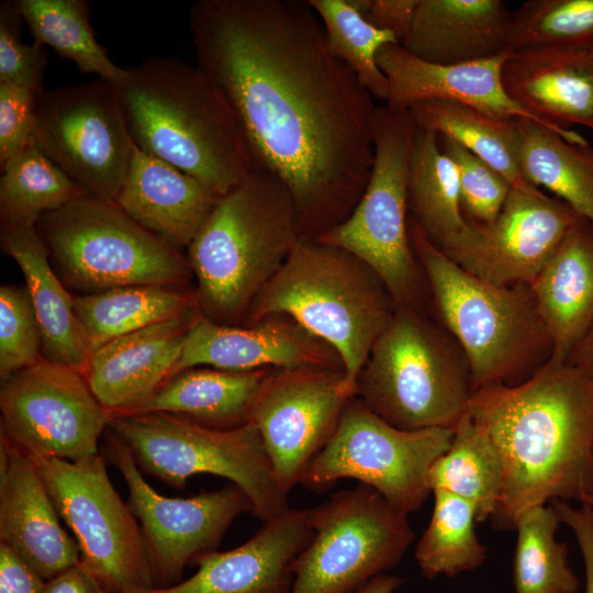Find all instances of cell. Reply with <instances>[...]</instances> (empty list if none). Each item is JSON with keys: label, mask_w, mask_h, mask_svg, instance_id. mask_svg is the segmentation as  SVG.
<instances>
[{"label": "cell", "mask_w": 593, "mask_h": 593, "mask_svg": "<svg viewBox=\"0 0 593 593\" xmlns=\"http://www.w3.org/2000/svg\"><path fill=\"white\" fill-rule=\"evenodd\" d=\"M197 67L221 90L255 168L289 189L302 237L343 222L373 164L374 99L331 51L303 0H198Z\"/></svg>", "instance_id": "obj_1"}, {"label": "cell", "mask_w": 593, "mask_h": 593, "mask_svg": "<svg viewBox=\"0 0 593 593\" xmlns=\"http://www.w3.org/2000/svg\"><path fill=\"white\" fill-rule=\"evenodd\" d=\"M467 413L503 463L496 527L514 529L521 512L547 501L593 495L592 376L550 357L518 384L475 390Z\"/></svg>", "instance_id": "obj_2"}, {"label": "cell", "mask_w": 593, "mask_h": 593, "mask_svg": "<svg viewBox=\"0 0 593 593\" xmlns=\"http://www.w3.org/2000/svg\"><path fill=\"white\" fill-rule=\"evenodd\" d=\"M126 71L118 93L136 148L183 171L217 197L256 169L236 114L197 66L155 56Z\"/></svg>", "instance_id": "obj_3"}, {"label": "cell", "mask_w": 593, "mask_h": 593, "mask_svg": "<svg viewBox=\"0 0 593 593\" xmlns=\"http://www.w3.org/2000/svg\"><path fill=\"white\" fill-rule=\"evenodd\" d=\"M300 237L293 198L275 175L256 168L221 197L188 247L206 318L247 314Z\"/></svg>", "instance_id": "obj_4"}, {"label": "cell", "mask_w": 593, "mask_h": 593, "mask_svg": "<svg viewBox=\"0 0 593 593\" xmlns=\"http://www.w3.org/2000/svg\"><path fill=\"white\" fill-rule=\"evenodd\" d=\"M395 303L380 278L359 258L317 238L300 237L253 302L246 325L287 315L339 357L351 396Z\"/></svg>", "instance_id": "obj_5"}, {"label": "cell", "mask_w": 593, "mask_h": 593, "mask_svg": "<svg viewBox=\"0 0 593 593\" xmlns=\"http://www.w3.org/2000/svg\"><path fill=\"white\" fill-rule=\"evenodd\" d=\"M410 237L439 316L469 363L474 391L518 384L551 357V339L528 284L501 287L477 278L413 221Z\"/></svg>", "instance_id": "obj_6"}, {"label": "cell", "mask_w": 593, "mask_h": 593, "mask_svg": "<svg viewBox=\"0 0 593 593\" xmlns=\"http://www.w3.org/2000/svg\"><path fill=\"white\" fill-rule=\"evenodd\" d=\"M469 363L452 336L396 305L356 381L376 414L405 430L454 428L473 394Z\"/></svg>", "instance_id": "obj_7"}, {"label": "cell", "mask_w": 593, "mask_h": 593, "mask_svg": "<svg viewBox=\"0 0 593 593\" xmlns=\"http://www.w3.org/2000/svg\"><path fill=\"white\" fill-rule=\"evenodd\" d=\"M108 428L131 448L141 471L169 486L182 489L192 475L214 474L238 485L251 502V514L262 522L289 508L288 494L251 422L219 429L180 415L149 412L111 414Z\"/></svg>", "instance_id": "obj_8"}, {"label": "cell", "mask_w": 593, "mask_h": 593, "mask_svg": "<svg viewBox=\"0 0 593 593\" xmlns=\"http://www.w3.org/2000/svg\"><path fill=\"white\" fill-rule=\"evenodd\" d=\"M49 255L77 289L101 292L127 286L179 287L190 266L114 201L89 193L36 223Z\"/></svg>", "instance_id": "obj_9"}, {"label": "cell", "mask_w": 593, "mask_h": 593, "mask_svg": "<svg viewBox=\"0 0 593 593\" xmlns=\"http://www.w3.org/2000/svg\"><path fill=\"white\" fill-rule=\"evenodd\" d=\"M416 131L409 111L376 108L374 156L367 186L350 214L315 237L365 262L395 305H413L417 291V264L407 223L409 161Z\"/></svg>", "instance_id": "obj_10"}, {"label": "cell", "mask_w": 593, "mask_h": 593, "mask_svg": "<svg viewBox=\"0 0 593 593\" xmlns=\"http://www.w3.org/2000/svg\"><path fill=\"white\" fill-rule=\"evenodd\" d=\"M452 437L454 428L400 429L353 396L301 484L324 492L339 479H356L409 515L419 510L432 492L428 471L447 451Z\"/></svg>", "instance_id": "obj_11"}, {"label": "cell", "mask_w": 593, "mask_h": 593, "mask_svg": "<svg viewBox=\"0 0 593 593\" xmlns=\"http://www.w3.org/2000/svg\"><path fill=\"white\" fill-rule=\"evenodd\" d=\"M312 527L290 593H350L394 568L414 540L407 514L362 483L312 508Z\"/></svg>", "instance_id": "obj_12"}, {"label": "cell", "mask_w": 593, "mask_h": 593, "mask_svg": "<svg viewBox=\"0 0 593 593\" xmlns=\"http://www.w3.org/2000/svg\"><path fill=\"white\" fill-rule=\"evenodd\" d=\"M59 517L80 549V561L108 593L155 586L141 526L111 483L100 454L78 462L30 455Z\"/></svg>", "instance_id": "obj_13"}, {"label": "cell", "mask_w": 593, "mask_h": 593, "mask_svg": "<svg viewBox=\"0 0 593 593\" xmlns=\"http://www.w3.org/2000/svg\"><path fill=\"white\" fill-rule=\"evenodd\" d=\"M33 138L87 193L115 201L134 147L118 85L98 78L44 89L37 97Z\"/></svg>", "instance_id": "obj_14"}, {"label": "cell", "mask_w": 593, "mask_h": 593, "mask_svg": "<svg viewBox=\"0 0 593 593\" xmlns=\"http://www.w3.org/2000/svg\"><path fill=\"white\" fill-rule=\"evenodd\" d=\"M104 450L128 488L127 503L141 522L154 588L180 582L186 567L216 551L238 515L253 512L248 495L232 482L186 499L159 494L143 478L131 448L111 429Z\"/></svg>", "instance_id": "obj_15"}, {"label": "cell", "mask_w": 593, "mask_h": 593, "mask_svg": "<svg viewBox=\"0 0 593 593\" xmlns=\"http://www.w3.org/2000/svg\"><path fill=\"white\" fill-rule=\"evenodd\" d=\"M1 430L29 455L72 462L99 454L111 414L76 368L41 358L2 381Z\"/></svg>", "instance_id": "obj_16"}, {"label": "cell", "mask_w": 593, "mask_h": 593, "mask_svg": "<svg viewBox=\"0 0 593 593\" xmlns=\"http://www.w3.org/2000/svg\"><path fill=\"white\" fill-rule=\"evenodd\" d=\"M350 398L342 369L303 367L267 372L249 422L259 430L286 494L301 483L332 437Z\"/></svg>", "instance_id": "obj_17"}, {"label": "cell", "mask_w": 593, "mask_h": 593, "mask_svg": "<svg viewBox=\"0 0 593 593\" xmlns=\"http://www.w3.org/2000/svg\"><path fill=\"white\" fill-rule=\"evenodd\" d=\"M578 219L567 203L534 186L513 188L492 222L467 221L462 231L437 247L486 282L529 284Z\"/></svg>", "instance_id": "obj_18"}, {"label": "cell", "mask_w": 593, "mask_h": 593, "mask_svg": "<svg viewBox=\"0 0 593 593\" xmlns=\"http://www.w3.org/2000/svg\"><path fill=\"white\" fill-rule=\"evenodd\" d=\"M198 366L226 371L267 367L343 370L337 354L287 315H270L244 327L198 317L190 327L175 374Z\"/></svg>", "instance_id": "obj_19"}, {"label": "cell", "mask_w": 593, "mask_h": 593, "mask_svg": "<svg viewBox=\"0 0 593 593\" xmlns=\"http://www.w3.org/2000/svg\"><path fill=\"white\" fill-rule=\"evenodd\" d=\"M312 536V508H288L243 545L203 556L189 579L126 593H290L294 562Z\"/></svg>", "instance_id": "obj_20"}, {"label": "cell", "mask_w": 593, "mask_h": 593, "mask_svg": "<svg viewBox=\"0 0 593 593\" xmlns=\"http://www.w3.org/2000/svg\"><path fill=\"white\" fill-rule=\"evenodd\" d=\"M30 455L0 430V541L48 581L80 562Z\"/></svg>", "instance_id": "obj_21"}, {"label": "cell", "mask_w": 593, "mask_h": 593, "mask_svg": "<svg viewBox=\"0 0 593 593\" xmlns=\"http://www.w3.org/2000/svg\"><path fill=\"white\" fill-rule=\"evenodd\" d=\"M503 81L510 97L547 128L586 142L570 126L593 130V43L511 51Z\"/></svg>", "instance_id": "obj_22"}, {"label": "cell", "mask_w": 593, "mask_h": 593, "mask_svg": "<svg viewBox=\"0 0 593 593\" xmlns=\"http://www.w3.org/2000/svg\"><path fill=\"white\" fill-rule=\"evenodd\" d=\"M510 52L485 59L439 65L411 55L399 44L385 45L377 54L378 66L389 82L385 105L393 111L407 112L419 102L443 100L495 118L526 119L544 125L505 89L503 66Z\"/></svg>", "instance_id": "obj_23"}, {"label": "cell", "mask_w": 593, "mask_h": 593, "mask_svg": "<svg viewBox=\"0 0 593 593\" xmlns=\"http://www.w3.org/2000/svg\"><path fill=\"white\" fill-rule=\"evenodd\" d=\"M197 318L190 309L94 349L83 376L101 405L120 414L156 392L174 376Z\"/></svg>", "instance_id": "obj_24"}, {"label": "cell", "mask_w": 593, "mask_h": 593, "mask_svg": "<svg viewBox=\"0 0 593 593\" xmlns=\"http://www.w3.org/2000/svg\"><path fill=\"white\" fill-rule=\"evenodd\" d=\"M220 198L194 178L134 145L114 202L139 225L179 249L189 247Z\"/></svg>", "instance_id": "obj_25"}, {"label": "cell", "mask_w": 593, "mask_h": 593, "mask_svg": "<svg viewBox=\"0 0 593 593\" xmlns=\"http://www.w3.org/2000/svg\"><path fill=\"white\" fill-rule=\"evenodd\" d=\"M552 344L567 361L593 323V224L579 216L528 284Z\"/></svg>", "instance_id": "obj_26"}, {"label": "cell", "mask_w": 593, "mask_h": 593, "mask_svg": "<svg viewBox=\"0 0 593 593\" xmlns=\"http://www.w3.org/2000/svg\"><path fill=\"white\" fill-rule=\"evenodd\" d=\"M510 20L502 0H418L402 47L439 65L490 58L508 51Z\"/></svg>", "instance_id": "obj_27"}, {"label": "cell", "mask_w": 593, "mask_h": 593, "mask_svg": "<svg viewBox=\"0 0 593 593\" xmlns=\"http://www.w3.org/2000/svg\"><path fill=\"white\" fill-rule=\"evenodd\" d=\"M1 247L24 275L42 335L43 358L83 373L91 355L74 296L53 271L35 222H1Z\"/></svg>", "instance_id": "obj_28"}, {"label": "cell", "mask_w": 593, "mask_h": 593, "mask_svg": "<svg viewBox=\"0 0 593 593\" xmlns=\"http://www.w3.org/2000/svg\"><path fill=\"white\" fill-rule=\"evenodd\" d=\"M267 372L186 369L169 378L147 400L120 414L164 412L208 427L236 428L249 422L253 403Z\"/></svg>", "instance_id": "obj_29"}, {"label": "cell", "mask_w": 593, "mask_h": 593, "mask_svg": "<svg viewBox=\"0 0 593 593\" xmlns=\"http://www.w3.org/2000/svg\"><path fill=\"white\" fill-rule=\"evenodd\" d=\"M515 127L524 180L548 189L593 224V145L570 142L526 119H517Z\"/></svg>", "instance_id": "obj_30"}, {"label": "cell", "mask_w": 593, "mask_h": 593, "mask_svg": "<svg viewBox=\"0 0 593 593\" xmlns=\"http://www.w3.org/2000/svg\"><path fill=\"white\" fill-rule=\"evenodd\" d=\"M432 492L445 491L470 502L481 523L495 514L504 491V469L488 435L466 413L454 427L452 441L430 467Z\"/></svg>", "instance_id": "obj_31"}, {"label": "cell", "mask_w": 593, "mask_h": 593, "mask_svg": "<svg viewBox=\"0 0 593 593\" xmlns=\"http://www.w3.org/2000/svg\"><path fill=\"white\" fill-rule=\"evenodd\" d=\"M407 194L413 222L436 246L466 227L457 167L440 148L434 132L416 131L409 161Z\"/></svg>", "instance_id": "obj_32"}, {"label": "cell", "mask_w": 593, "mask_h": 593, "mask_svg": "<svg viewBox=\"0 0 593 593\" xmlns=\"http://www.w3.org/2000/svg\"><path fill=\"white\" fill-rule=\"evenodd\" d=\"M74 303L92 353L115 338L190 310L192 296L177 287L127 286L74 296Z\"/></svg>", "instance_id": "obj_33"}, {"label": "cell", "mask_w": 593, "mask_h": 593, "mask_svg": "<svg viewBox=\"0 0 593 593\" xmlns=\"http://www.w3.org/2000/svg\"><path fill=\"white\" fill-rule=\"evenodd\" d=\"M409 112L417 128L455 141L505 177L513 188L532 186L524 180L518 166L517 119H500L443 100L419 102Z\"/></svg>", "instance_id": "obj_34"}, {"label": "cell", "mask_w": 593, "mask_h": 593, "mask_svg": "<svg viewBox=\"0 0 593 593\" xmlns=\"http://www.w3.org/2000/svg\"><path fill=\"white\" fill-rule=\"evenodd\" d=\"M34 42L52 47L82 74L120 85L126 68L119 67L97 41L87 0H15Z\"/></svg>", "instance_id": "obj_35"}, {"label": "cell", "mask_w": 593, "mask_h": 593, "mask_svg": "<svg viewBox=\"0 0 593 593\" xmlns=\"http://www.w3.org/2000/svg\"><path fill=\"white\" fill-rule=\"evenodd\" d=\"M560 518L555 507L538 504L518 514L513 558L516 593H577L579 579L568 561V545L556 539Z\"/></svg>", "instance_id": "obj_36"}, {"label": "cell", "mask_w": 593, "mask_h": 593, "mask_svg": "<svg viewBox=\"0 0 593 593\" xmlns=\"http://www.w3.org/2000/svg\"><path fill=\"white\" fill-rule=\"evenodd\" d=\"M1 222H35L87 193L31 141L0 167Z\"/></svg>", "instance_id": "obj_37"}, {"label": "cell", "mask_w": 593, "mask_h": 593, "mask_svg": "<svg viewBox=\"0 0 593 593\" xmlns=\"http://www.w3.org/2000/svg\"><path fill=\"white\" fill-rule=\"evenodd\" d=\"M433 494L432 518L415 549L423 575L433 580L440 574L452 578L475 570L486 559V548L475 534V507L445 491Z\"/></svg>", "instance_id": "obj_38"}, {"label": "cell", "mask_w": 593, "mask_h": 593, "mask_svg": "<svg viewBox=\"0 0 593 593\" xmlns=\"http://www.w3.org/2000/svg\"><path fill=\"white\" fill-rule=\"evenodd\" d=\"M309 3L323 24L332 53L373 99L387 102L389 82L378 66L377 54L385 45L399 44L395 36L367 22L353 0H309Z\"/></svg>", "instance_id": "obj_39"}, {"label": "cell", "mask_w": 593, "mask_h": 593, "mask_svg": "<svg viewBox=\"0 0 593 593\" xmlns=\"http://www.w3.org/2000/svg\"><path fill=\"white\" fill-rule=\"evenodd\" d=\"M593 43V0H528L513 13L508 51Z\"/></svg>", "instance_id": "obj_40"}, {"label": "cell", "mask_w": 593, "mask_h": 593, "mask_svg": "<svg viewBox=\"0 0 593 593\" xmlns=\"http://www.w3.org/2000/svg\"><path fill=\"white\" fill-rule=\"evenodd\" d=\"M42 335L26 288H0V378L7 380L42 357Z\"/></svg>", "instance_id": "obj_41"}, {"label": "cell", "mask_w": 593, "mask_h": 593, "mask_svg": "<svg viewBox=\"0 0 593 593\" xmlns=\"http://www.w3.org/2000/svg\"><path fill=\"white\" fill-rule=\"evenodd\" d=\"M443 152L455 163L460 201L467 221L485 224L501 212L513 189L508 180L455 141L438 136Z\"/></svg>", "instance_id": "obj_42"}, {"label": "cell", "mask_w": 593, "mask_h": 593, "mask_svg": "<svg viewBox=\"0 0 593 593\" xmlns=\"http://www.w3.org/2000/svg\"><path fill=\"white\" fill-rule=\"evenodd\" d=\"M24 23L15 0L0 3V80L26 88L37 97L43 92L44 70L48 64L46 47L37 42L25 44L21 37Z\"/></svg>", "instance_id": "obj_43"}, {"label": "cell", "mask_w": 593, "mask_h": 593, "mask_svg": "<svg viewBox=\"0 0 593 593\" xmlns=\"http://www.w3.org/2000/svg\"><path fill=\"white\" fill-rule=\"evenodd\" d=\"M37 96L0 80V167L31 141Z\"/></svg>", "instance_id": "obj_44"}, {"label": "cell", "mask_w": 593, "mask_h": 593, "mask_svg": "<svg viewBox=\"0 0 593 593\" xmlns=\"http://www.w3.org/2000/svg\"><path fill=\"white\" fill-rule=\"evenodd\" d=\"M372 26L390 32L402 46L414 19L418 0H353Z\"/></svg>", "instance_id": "obj_45"}, {"label": "cell", "mask_w": 593, "mask_h": 593, "mask_svg": "<svg viewBox=\"0 0 593 593\" xmlns=\"http://www.w3.org/2000/svg\"><path fill=\"white\" fill-rule=\"evenodd\" d=\"M550 504L558 513L560 522L574 534L583 558L584 593H593V506L582 503L580 507H573L561 500H553Z\"/></svg>", "instance_id": "obj_46"}, {"label": "cell", "mask_w": 593, "mask_h": 593, "mask_svg": "<svg viewBox=\"0 0 593 593\" xmlns=\"http://www.w3.org/2000/svg\"><path fill=\"white\" fill-rule=\"evenodd\" d=\"M46 582L10 546L0 541V593H43Z\"/></svg>", "instance_id": "obj_47"}, {"label": "cell", "mask_w": 593, "mask_h": 593, "mask_svg": "<svg viewBox=\"0 0 593 593\" xmlns=\"http://www.w3.org/2000/svg\"><path fill=\"white\" fill-rule=\"evenodd\" d=\"M43 593H108L80 561L46 582Z\"/></svg>", "instance_id": "obj_48"}, {"label": "cell", "mask_w": 593, "mask_h": 593, "mask_svg": "<svg viewBox=\"0 0 593 593\" xmlns=\"http://www.w3.org/2000/svg\"><path fill=\"white\" fill-rule=\"evenodd\" d=\"M567 361L593 377V323Z\"/></svg>", "instance_id": "obj_49"}, {"label": "cell", "mask_w": 593, "mask_h": 593, "mask_svg": "<svg viewBox=\"0 0 593 593\" xmlns=\"http://www.w3.org/2000/svg\"><path fill=\"white\" fill-rule=\"evenodd\" d=\"M402 582L403 579L399 577L383 573L350 593H393Z\"/></svg>", "instance_id": "obj_50"}, {"label": "cell", "mask_w": 593, "mask_h": 593, "mask_svg": "<svg viewBox=\"0 0 593 593\" xmlns=\"http://www.w3.org/2000/svg\"><path fill=\"white\" fill-rule=\"evenodd\" d=\"M586 503L593 506V495L590 497V500Z\"/></svg>", "instance_id": "obj_51"}]
</instances>
